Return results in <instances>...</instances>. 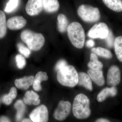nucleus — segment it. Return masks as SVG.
<instances>
[{
  "mask_svg": "<svg viewBox=\"0 0 122 122\" xmlns=\"http://www.w3.org/2000/svg\"><path fill=\"white\" fill-rule=\"evenodd\" d=\"M90 60H97L98 59V57L97 55L92 53L90 55Z\"/></svg>",
  "mask_w": 122,
  "mask_h": 122,
  "instance_id": "obj_33",
  "label": "nucleus"
},
{
  "mask_svg": "<svg viewBox=\"0 0 122 122\" xmlns=\"http://www.w3.org/2000/svg\"><path fill=\"white\" fill-rule=\"evenodd\" d=\"M95 122H111L107 119L100 118L97 119Z\"/></svg>",
  "mask_w": 122,
  "mask_h": 122,
  "instance_id": "obj_35",
  "label": "nucleus"
},
{
  "mask_svg": "<svg viewBox=\"0 0 122 122\" xmlns=\"http://www.w3.org/2000/svg\"><path fill=\"white\" fill-rule=\"evenodd\" d=\"M27 21L22 16H15L9 19L7 22V26L11 30H18L26 25Z\"/></svg>",
  "mask_w": 122,
  "mask_h": 122,
  "instance_id": "obj_11",
  "label": "nucleus"
},
{
  "mask_svg": "<svg viewBox=\"0 0 122 122\" xmlns=\"http://www.w3.org/2000/svg\"><path fill=\"white\" fill-rule=\"evenodd\" d=\"M57 79L64 86L73 87L78 83V74L74 66L67 65L57 72Z\"/></svg>",
  "mask_w": 122,
  "mask_h": 122,
  "instance_id": "obj_2",
  "label": "nucleus"
},
{
  "mask_svg": "<svg viewBox=\"0 0 122 122\" xmlns=\"http://www.w3.org/2000/svg\"><path fill=\"white\" fill-rule=\"evenodd\" d=\"M20 37L29 49L34 51L40 50L45 41V38L41 34L34 33L27 30L22 31Z\"/></svg>",
  "mask_w": 122,
  "mask_h": 122,
  "instance_id": "obj_4",
  "label": "nucleus"
},
{
  "mask_svg": "<svg viewBox=\"0 0 122 122\" xmlns=\"http://www.w3.org/2000/svg\"><path fill=\"white\" fill-rule=\"evenodd\" d=\"M34 77L33 76H25L22 78L15 80V86L20 89H28L30 86L33 84Z\"/></svg>",
  "mask_w": 122,
  "mask_h": 122,
  "instance_id": "obj_15",
  "label": "nucleus"
},
{
  "mask_svg": "<svg viewBox=\"0 0 122 122\" xmlns=\"http://www.w3.org/2000/svg\"><path fill=\"white\" fill-rule=\"evenodd\" d=\"M105 39L107 46L110 48L112 47L114 45V41L113 34L111 30L109 31V34Z\"/></svg>",
  "mask_w": 122,
  "mask_h": 122,
  "instance_id": "obj_31",
  "label": "nucleus"
},
{
  "mask_svg": "<svg viewBox=\"0 0 122 122\" xmlns=\"http://www.w3.org/2000/svg\"><path fill=\"white\" fill-rule=\"evenodd\" d=\"M92 53L95 54L97 56L107 59H111L113 56L112 53L110 50L102 47L92 48Z\"/></svg>",
  "mask_w": 122,
  "mask_h": 122,
  "instance_id": "obj_22",
  "label": "nucleus"
},
{
  "mask_svg": "<svg viewBox=\"0 0 122 122\" xmlns=\"http://www.w3.org/2000/svg\"><path fill=\"white\" fill-rule=\"evenodd\" d=\"M0 122H11L8 118L5 116H2L0 118Z\"/></svg>",
  "mask_w": 122,
  "mask_h": 122,
  "instance_id": "obj_34",
  "label": "nucleus"
},
{
  "mask_svg": "<svg viewBox=\"0 0 122 122\" xmlns=\"http://www.w3.org/2000/svg\"><path fill=\"white\" fill-rule=\"evenodd\" d=\"M43 9L42 0H28L25 7L26 13L30 16L38 15Z\"/></svg>",
  "mask_w": 122,
  "mask_h": 122,
  "instance_id": "obj_10",
  "label": "nucleus"
},
{
  "mask_svg": "<svg viewBox=\"0 0 122 122\" xmlns=\"http://www.w3.org/2000/svg\"><path fill=\"white\" fill-rule=\"evenodd\" d=\"M21 122H32L30 119H25L22 120Z\"/></svg>",
  "mask_w": 122,
  "mask_h": 122,
  "instance_id": "obj_36",
  "label": "nucleus"
},
{
  "mask_svg": "<svg viewBox=\"0 0 122 122\" xmlns=\"http://www.w3.org/2000/svg\"><path fill=\"white\" fill-rule=\"evenodd\" d=\"M114 46L117 58L122 62V36H119L115 38Z\"/></svg>",
  "mask_w": 122,
  "mask_h": 122,
  "instance_id": "obj_21",
  "label": "nucleus"
},
{
  "mask_svg": "<svg viewBox=\"0 0 122 122\" xmlns=\"http://www.w3.org/2000/svg\"><path fill=\"white\" fill-rule=\"evenodd\" d=\"M43 9L48 13H53L58 11L59 4L58 0H42Z\"/></svg>",
  "mask_w": 122,
  "mask_h": 122,
  "instance_id": "obj_16",
  "label": "nucleus"
},
{
  "mask_svg": "<svg viewBox=\"0 0 122 122\" xmlns=\"http://www.w3.org/2000/svg\"><path fill=\"white\" fill-rule=\"evenodd\" d=\"M77 13L83 21L89 23L97 22L100 20V11L98 8L87 5H82L78 9Z\"/></svg>",
  "mask_w": 122,
  "mask_h": 122,
  "instance_id": "obj_5",
  "label": "nucleus"
},
{
  "mask_svg": "<svg viewBox=\"0 0 122 122\" xmlns=\"http://www.w3.org/2000/svg\"><path fill=\"white\" fill-rule=\"evenodd\" d=\"M71 108V103L70 102L61 101L55 111L54 118L59 121L65 120L69 115Z\"/></svg>",
  "mask_w": 122,
  "mask_h": 122,
  "instance_id": "obj_7",
  "label": "nucleus"
},
{
  "mask_svg": "<svg viewBox=\"0 0 122 122\" xmlns=\"http://www.w3.org/2000/svg\"><path fill=\"white\" fill-rule=\"evenodd\" d=\"M17 95V90L14 87H12L10 89L9 93L2 97V100L3 102L6 105H9L12 103L13 100L16 98Z\"/></svg>",
  "mask_w": 122,
  "mask_h": 122,
  "instance_id": "obj_25",
  "label": "nucleus"
},
{
  "mask_svg": "<svg viewBox=\"0 0 122 122\" xmlns=\"http://www.w3.org/2000/svg\"><path fill=\"white\" fill-rule=\"evenodd\" d=\"M48 77L46 72L40 71L38 72L35 76L33 83V87L35 91H39L41 90V83L42 81L48 80Z\"/></svg>",
  "mask_w": 122,
  "mask_h": 122,
  "instance_id": "obj_18",
  "label": "nucleus"
},
{
  "mask_svg": "<svg viewBox=\"0 0 122 122\" xmlns=\"http://www.w3.org/2000/svg\"><path fill=\"white\" fill-rule=\"evenodd\" d=\"M109 30L107 24L100 22L95 24L89 30L87 35L89 37L94 38L106 39L109 34Z\"/></svg>",
  "mask_w": 122,
  "mask_h": 122,
  "instance_id": "obj_6",
  "label": "nucleus"
},
{
  "mask_svg": "<svg viewBox=\"0 0 122 122\" xmlns=\"http://www.w3.org/2000/svg\"><path fill=\"white\" fill-rule=\"evenodd\" d=\"M24 101L25 104L29 105L36 106L40 103L39 95L33 91L26 92L24 97Z\"/></svg>",
  "mask_w": 122,
  "mask_h": 122,
  "instance_id": "obj_17",
  "label": "nucleus"
},
{
  "mask_svg": "<svg viewBox=\"0 0 122 122\" xmlns=\"http://www.w3.org/2000/svg\"><path fill=\"white\" fill-rule=\"evenodd\" d=\"M7 27L5 14L3 11L0 10V38H3L6 35Z\"/></svg>",
  "mask_w": 122,
  "mask_h": 122,
  "instance_id": "obj_23",
  "label": "nucleus"
},
{
  "mask_svg": "<svg viewBox=\"0 0 122 122\" xmlns=\"http://www.w3.org/2000/svg\"><path fill=\"white\" fill-rule=\"evenodd\" d=\"M117 89L115 86L110 87H106L102 90L98 94L97 99L99 102H103L107 97H114L117 94Z\"/></svg>",
  "mask_w": 122,
  "mask_h": 122,
  "instance_id": "obj_13",
  "label": "nucleus"
},
{
  "mask_svg": "<svg viewBox=\"0 0 122 122\" xmlns=\"http://www.w3.org/2000/svg\"><path fill=\"white\" fill-rule=\"evenodd\" d=\"M67 65H68L66 61L64 59H61L57 62L55 66V69L56 71L58 72L61 69Z\"/></svg>",
  "mask_w": 122,
  "mask_h": 122,
  "instance_id": "obj_30",
  "label": "nucleus"
},
{
  "mask_svg": "<svg viewBox=\"0 0 122 122\" xmlns=\"http://www.w3.org/2000/svg\"><path fill=\"white\" fill-rule=\"evenodd\" d=\"M72 111L75 117L78 119H85L91 114L90 100L83 94L76 95L73 102Z\"/></svg>",
  "mask_w": 122,
  "mask_h": 122,
  "instance_id": "obj_1",
  "label": "nucleus"
},
{
  "mask_svg": "<svg viewBox=\"0 0 122 122\" xmlns=\"http://www.w3.org/2000/svg\"><path fill=\"white\" fill-rule=\"evenodd\" d=\"M19 2V0H9L5 8V12L7 13L13 12L17 8Z\"/></svg>",
  "mask_w": 122,
  "mask_h": 122,
  "instance_id": "obj_27",
  "label": "nucleus"
},
{
  "mask_svg": "<svg viewBox=\"0 0 122 122\" xmlns=\"http://www.w3.org/2000/svg\"><path fill=\"white\" fill-rule=\"evenodd\" d=\"M67 30L68 37L73 45L78 49L83 48L85 34L81 25L78 22H72L69 25Z\"/></svg>",
  "mask_w": 122,
  "mask_h": 122,
  "instance_id": "obj_3",
  "label": "nucleus"
},
{
  "mask_svg": "<svg viewBox=\"0 0 122 122\" xmlns=\"http://www.w3.org/2000/svg\"><path fill=\"white\" fill-rule=\"evenodd\" d=\"M17 47L19 52L26 57H28L30 54V51L29 49L20 43H18Z\"/></svg>",
  "mask_w": 122,
  "mask_h": 122,
  "instance_id": "obj_28",
  "label": "nucleus"
},
{
  "mask_svg": "<svg viewBox=\"0 0 122 122\" xmlns=\"http://www.w3.org/2000/svg\"><path fill=\"white\" fill-rule=\"evenodd\" d=\"M91 80L99 86H102L105 83V79L102 70H88L87 72Z\"/></svg>",
  "mask_w": 122,
  "mask_h": 122,
  "instance_id": "obj_12",
  "label": "nucleus"
},
{
  "mask_svg": "<svg viewBox=\"0 0 122 122\" xmlns=\"http://www.w3.org/2000/svg\"><path fill=\"white\" fill-rule=\"evenodd\" d=\"M30 117L33 122H47L49 117L48 109L45 105H41L33 111Z\"/></svg>",
  "mask_w": 122,
  "mask_h": 122,
  "instance_id": "obj_8",
  "label": "nucleus"
},
{
  "mask_svg": "<svg viewBox=\"0 0 122 122\" xmlns=\"http://www.w3.org/2000/svg\"><path fill=\"white\" fill-rule=\"evenodd\" d=\"M121 81V73L117 66H112L109 68L107 75V83L111 87L115 86L120 83Z\"/></svg>",
  "mask_w": 122,
  "mask_h": 122,
  "instance_id": "obj_9",
  "label": "nucleus"
},
{
  "mask_svg": "<svg viewBox=\"0 0 122 122\" xmlns=\"http://www.w3.org/2000/svg\"><path fill=\"white\" fill-rule=\"evenodd\" d=\"M78 84L85 87L86 89L92 91L93 90V85L91 79L88 75L83 72L78 73Z\"/></svg>",
  "mask_w": 122,
  "mask_h": 122,
  "instance_id": "obj_14",
  "label": "nucleus"
},
{
  "mask_svg": "<svg viewBox=\"0 0 122 122\" xmlns=\"http://www.w3.org/2000/svg\"><path fill=\"white\" fill-rule=\"evenodd\" d=\"M103 2L107 7L117 12L122 11V0H102Z\"/></svg>",
  "mask_w": 122,
  "mask_h": 122,
  "instance_id": "obj_19",
  "label": "nucleus"
},
{
  "mask_svg": "<svg viewBox=\"0 0 122 122\" xmlns=\"http://www.w3.org/2000/svg\"><path fill=\"white\" fill-rule=\"evenodd\" d=\"M86 46L88 48H92L95 45V42L92 40H89L86 42Z\"/></svg>",
  "mask_w": 122,
  "mask_h": 122,
  "instance_id": "obj_32",
  "label": "nucleus"
},
{
  "mask_svg": "<svg viewBox=\"0 0 122 122\" xmlns=\"http://www.w3.org/2000/svg\"><path fill=\"white\" fill-rule=\"evenodd\" d=\"M87 66L90 69L100 71L102 69L103 65L101 62L97 60H90L87 64Z\"/></svg>",
  "mask_w": 122,
  "mask_h": 122,
  "instance_id": "obj_26",
  "label": "nucleus"
},
{
  "mask_svg": "<svg viewBox=\"0 0 122 122\" xmlns=\"http://www.w3.org/2000/svg\"><path fill=\"white\" fill-rule=\"evenodd\" d=\"M14 107L17 110L16 119V121L18 122L23 117L25 110V106L22 100H19L15 103Z\"/></svg>",
  "mask_w": 122,
  "mask_h": 122,
  "instance_id": "obj_24",
  "label": "nucleus"
},
{
  "mask_svg": "<svg viewBox=\"0 0 122 122\" xmlns=\"http://www.w3.org/2000/svg\"><path fill=\"white\" fill-rule=\"evenodd\" d=\"M57 28L59 32L64 33L67 30L68 25V21L66 16L62 14L58 16Z\"/></svg>",
  "mask_w": 122,
  "mask_h": 122,
  "instance_id": "obj_20",
  "label": "nucleus"
},
{
  "mask_svg": "<svg viewBox=\"0 0 122 122\" xmlns=\"http://www.w3.org/2000/svg\"><path fill=\"white\" fill-rule=\"evenodd\" d=\"M17 66L20 69H22L26 65V61L24 57L20 54L17 55L15 57Z\"/></svg>",
  "mask_w": 122,
  "mask_h": 122,
  "instance_id": "obj_29",
  "label": "nucleus"
}]
</instances>
